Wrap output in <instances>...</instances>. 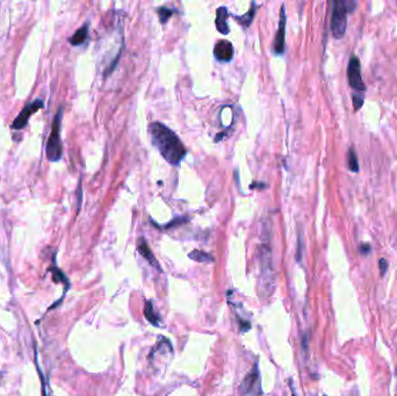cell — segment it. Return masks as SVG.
Segmentation results:
<instances>
[{
    "label": "cell",
    "instance_id": "obj_1",
    "mask_svg": "<svg viewBox=\"0 0 397 396\" xmlns=\"http://www.w3.org/2000/svg\"><path fill=\"white\" fill-rule=\"evenodd\" d=\"M149 133L153 146L168 163L176 166L179 165L187 155V150L180 138L169 127L161 122H152L149 126Z\"/></svg>",
    "mask_w": 397,
    "mask_h": 396
},
{
    "label": "cell",
    "instance_id": "obj_2",
    "mask_svg": "<svg viewBox=\"0 0 397 396\" xmlns=\"http://www.w3.org/2000/svg\"><path fill=\"white\" fill-rule=\"evenodd\" d=\"M61 120H62V108H59L56 117L54 118L53 129L47 143V157L50 162H57L61 160L63 150L61 141Z\"/></svg>",
    "mask_w": 397,
    "mask_h": 396
},
{
    "label": "cell",
    "instance_id": "obj_3",
    "mask_svg": "<svg viewBox=\"0 0 397 396\" xmlns=\"http://www.w3.org/2000/svg\"><path fill=\"white\" fill-rule=\"evenodd\" d=\"M347 6L346 2H337L333 3V10H332V18H331V31L333 37L339 39L345 35L347 26Z\"/></svg>",
    "mask_w": 397,
    "mask_h": 396
},
{
    "label": "cell",
    "instance_id": "obj_4",
    "mask_svg": "<svg viewBox=\"0 0 397 396\" xmlns=\"http://www.w3.org/2000/svg\"><path fill=\"white\" fill-rule=\"evenodd\" d=\"M263 389H261L260 373L258 366L255 365L251 371L246 374L240 387V396H261Z\"/></svg>",
    "mask_w": 397,
    "mask_h": 396
},
{
    "label": "cell",
    "instance_id": "obj_5",
    "mask_svg": "<svg viewBox=\"0 0 397 396\" xmlns=\"http://www.w3.org/2000/svg\"><path fill=\"white\" fill-rule=\"evenodd\" d=\"M347 79L348 84L353 90L358 91V92H364L366 90V85H365L363 76H361V65L359 58L355 55H352L348 61L347 65Z\"/></svg>",
    "mask_w": 397,
    "mask_h": 396
},
{
    "label": "cell",
    "instance_id": "obj_6",
    "mask_svg": "<svg viewBox=\"0 0 397 396\" xmlns=\"http://www.w3.org/2000/svg\"><path fill=\"white\" fill-rule=\"evenodd\" d=\"M43 105H45L43 104V100H34V101L29 102V104L26 105L25 108L21 110V113H20L19 115L15 117V120L13 122V125H12V127H13L14 129H18V130L22 129L23 127L27 125L29 117L33 115L35 112H37L38 109H41Z\"/></svg>",
    "mask_w": 397,
    "mask_h": 396
},
{
    "label": "cell",
    "instance_id": "obj_7",
    "mask_svg": "<svg viewBox=\"0 0 397 396\" xmlns=\"http://www.w3.org/2000/svg\"><path fill=\"white\" fill-rule=\"evenodd\" d=\"M285 36H286V11L285 5L280 10V20L279 27L275 34L274 43H273V50L276 55H283L285 53Z\"/></svg>",
    "mask_w": 397,
    "mask_h": 396
},
{
    "label": "cell",
    "instance_id": "obj_8",
    "mask_svg": "<svg viewBox=\"0 0 397 396\" xmlns=\"http://www.w3.org/2000/svg\"><path fill=\"white\" fill-rule=\"evenodd\" d=\"M214 56L220 62H230L233 57V48L231 42L227 39H221L214 48Z\"/></svg>",
    "mask_w": 397,
    "mask_h": 396
},
{
    "label": "cell",
    "instance_id": "obj_9",
    "mask_svg": "<svg viewBox=\"0 0 397 396\" xmlns=\"http://www.w3.org/2000/svg\"><path fill=\"white\" fill-rule=\"evenodd\" d=\"M228 9L224 6H221L216 11V28L222 35L229 34V25H228Z\"/></svg>",
    "mask_w": 397,
    "mask_h": 396
},
{
    "label": "cell",
    "instance_id": "obj_10",
    "mask_svg": "<svg viewBox=\"0 0 397 396\" xmlns=\"http://www.w3.org/2000/svg\"><path fill=\"white\" fill-rule=\"evenodd\" d=\"M137 249H138V252L141 253V256L143 257V258H145L146 260L149 261L150 264L152 265L153 267H156V268H158V270L161 271L160 264H158L157 259L154 258V256H153L152 251L150 250L149 245H148V243H146L144 239H141L140 241H138V247H137Z\"/></svg>",
    "mask_w": 397,
    "mask_h": 396
},
{
    "label": "cell",
    "instance_id": "obj_11",
    "mask_svg": "<svg viewBox=\"0 0 397 396\" xmlns=\"http://www.w3.org/2000/svg\"><path fill=\"white\" fill-rule=\"evenodd\" d=\"M256 12H257V4L252 3L251 4V9H250L248 12H246L245 14L242 15V17H236V20L241 23L242 26L244 27V28H248V27L252 23L253 19H255Z\"/></svg>",
    "mask_w": 397,
    "mask_h": 396
},
{
    "label": "cell",
    "instance_id": "obj_12",
    "mask_svg": "<svg viewBox=\"0 0 397 396\" xmlns=\"http://www.w3.org/2000/svg\"><path fill=\"white\" fill-rule=\"evenodd\" d=\"M87 35H89V27L87 25L83 26L82 28H79L76 33H74L70 38V43L72 46H81L86 41Z\"/></svg>",
    "mask_w": 397,
    "mask_h": 396
},
{
    "label": "cell",
    "instance_id": "obj_13",
    "mask_svg": "<svg viewBox=\"0 0 397 396\" xmlns=\"http://www.w3.org/2000/svg\"><path fill=\"white\" fill-rule=\"evenodd\" d=\"M144 316L145 319L149 321L150 323L153 324L154 327H160V318H158L156 312L153 309V304L151 301H146L145 307H144Z\"/></svg>",
    "mask_w": 397,
    "mask_h": 396
},
{
    "label": "cell",
    "instance_id": "obj_14",
    "mask_svg": "<svg viewBox=\"0 0 397 396\" xmlns=\"http://www.w3.org/2000/svg\"><path fill=\"white\" fill-rule=\"evenodd\" d=\"M347 164H348V169L351 170L352 172H359V161H358V157H356V152L353 146H351L350 149H348V153H347Z\"/></svg>",
    "mask_w": 397,
    "mask_h": 396
},
{
    "label": "cell",
    "instance_id": "obj_15",
    "mask_svg": "<svg viewBox=\"0 0 397 396\" xmlns=\"http://www.w3.org/2000/svg\"><path fill=\"white\" fill-rule=\"evenodd\" d=\"M188 257L190 259L198 261V263H213L214 258L207 252L200 251V250H194L193 252H190Z\"/></svg>",
    "mask_w": 397,
    "mask_h": 396
},
{
    "label": "cell",
    "instance_id": "obj_16",
    "mask_svg": "<svg viewBox=\"0 0 397 396\" xmlns=\"http://www.w3.org/2000/svg\"><path fill=\"white\" fill-rule=\"evenodd\" d=\"M157 13L160 15L161 23H166L169 21V19L172 17V14L174 13V10L166 9V7H160V9L157 10Z\"/></svg>",
    "mask_w": 397,
    "mask_h": 396
},
{
    "label": "cell",
    "instance_id": "obj_17",
    "mask_svg": "<svg viewBox=\"0 0 397 396\" xmlns=\"http://www.w3.org/2000/svg\"><path fill=\"white\" fill-rule=\"evenodd\" d=\"M352 101H353V107H354V110H359L361 107L364 105V96L361 93H354L352 96Z\"/></svg>",
    "mask_w": 397,
    "mask_h": 396
},
{
    "label": "cell",
    "instance_id": "obj_18",
    "mask_svg": "<svg viewBox=\"0 0 397 396\" xmlns=\"http://www.w3.org/2000/svg\"><path fill=\"white\" fill-rule=\"evenodd\" d=\"M303 241H302V235L299 233V241H297V252H296V259L297 261H302V253H303Z\"/></svg>",
    "mask_w": 397,
    "mask_h": 396
},
{
    "label": "cell",
    "instance_id": "obj_19",
    "mask_svg": "<svg viewBox=\"0 0 397 396\" xmlns=\"http://www.w3.org/2000/svg\"><path fill=\"white\" fill-rule=\"evenodd\" d=\"M388 267H389V263L387 261V259L384 258H381L379 260V268H380V274L381 276H384L386 275V273L388 271Z\"/></svg>",
    "mask_w": 397,
    "mask_h": 396
},
{
    "label": "cell",
    "instance_id": "obj_20",
    "mask_svg": "<svg viewBox=\"0 0 397 396\" xmlns=\"http://www.w3.org/2000/svg\"><path fill=\"white\" fill-rule=\"evenodd\" d=\"M371 251H372L371 244H368V243H361V244L359 245V252L361 253V255L368 256L369 253H371Z\"/></svg>",
    "mask_w": 397,
    "mask_h": 396
},
{
    "label": "cell",
    "instance_id": "obj_21",
    "mask_svg": "<svg viewBox=\"0 0 397 396\" xmlns=\"http://www.w3.org/2000/svg\"><path fill=\"white\" fill-rule=\"evenodd\" d=\"M186 220H187V219H181V217H179V219H177V220L172 221V222H170L168 225H166V228L174 227V225H177V224H181L182 221H186Z\"/></svg>",
    "mask_w": 397,
    "mask_h": 396
}]
</instances>
